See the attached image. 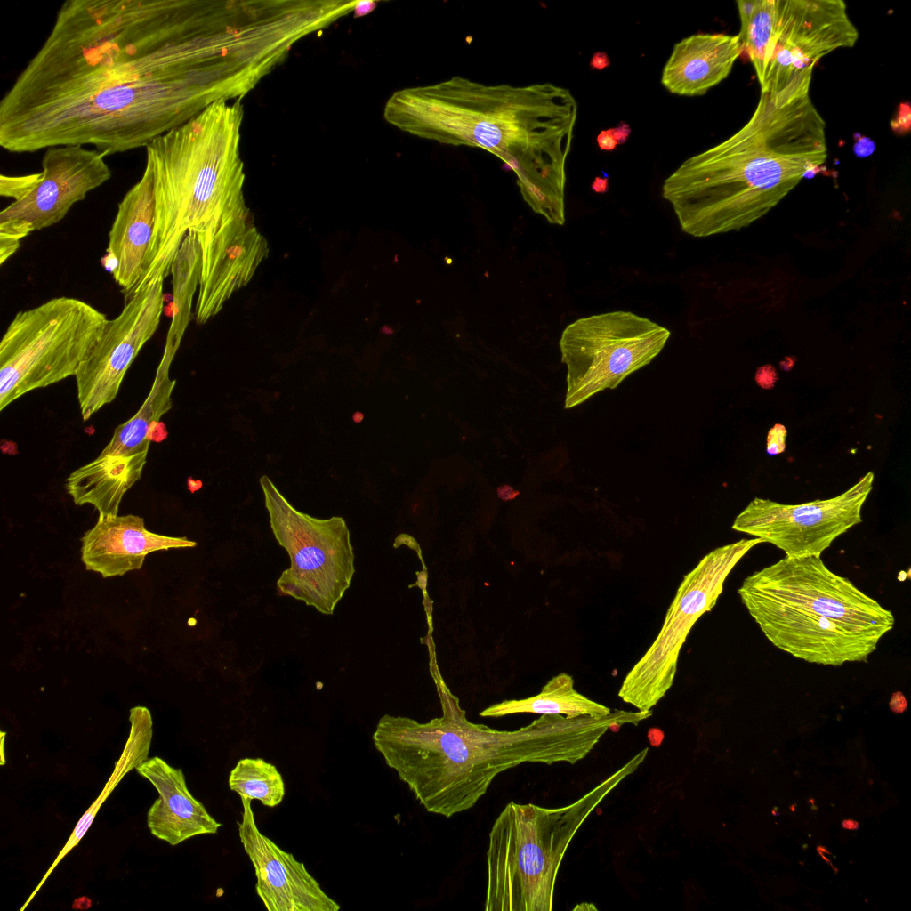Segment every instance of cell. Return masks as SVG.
Segmentation results:
<instances>
[{
    "instance_id": "3957f363",
    "label": "cell",
    "mask_w": 911,
    "mask_h": 911,
    "mask_svg": "<svg viewBox=\"0 0 911 911\" xmlns=\"http://www.w3.org/2000/svg\"><path fill=\"white\" fill-rule=\"evenodd\" d=\"M442 715L426 722L384 714L373 733L375 749L430 813L451 818L474 807L502 772L522 763L575 764L612 726L634 724L635 712L603 716L542 714L514 730L470 722L443 681Z\"/></svg>"
},
{
    "instance_id": "7c38bea8",
    "label": "cell",
    "mask_w": 911,
    "mask_h": 911,
    "mask_svg": "<svg viewBox=\"0 0 911 911\" xmlns=\"http://www.w3.org/2000/svg\"><path fill=\"white\" fill-rule=\"evenodd\" d=\"M858 39L842 0H774L761 92L778 93L794 79L812 78L823 57L853 47Z\"/></svg>"
},
{
    "instance_id": "9c48e42d",
    "label": "cell",
    "mask_w": 911,
    "mask_h": 911,
    "mask_svg": "<svg viewBox=\"0 0 911 911\" xmlns=\"http://www.w3.org/2000/svg\"><path fill=\"white\" fill-rule=\"evenodd\" d=\"M271 531L288 553L290 567L277 581L290 596L333 615L355 573L350 530L343 517L318 519L298 511L266 475L260 478Z\"/></svg>"
},
{
    "instance_id": "ba28073f",
    "label": "cell",
    "mask_w": 911,
    "mask_h": 911,
    "mask_svg": "<svg viewBox=\"0 0 911 911\" xmlns=\"http://www.w3.org/2000/svg\"><path fill=\"white\" fill-rule=\"evenodd\" d=\"M108 320L91 304L67 296L19 311L0 343V410L33 390L75 376Z\"/></svg>"
},
{
    "instance_id": "30bf717a",
    "label": "cell",
    "mask_w": 911,
    "mask_h": 911,
    "mask_svg": "<svg viewBox=\"0 0 911 911\" xmlns=\"http://www.w3.org/2000/svg\"><path fill=\"white\" fill-rule=\"evenodd\" d=\"M670 335L666 327L627 310L591 315L568 325L559 343L568 368L565 408L617 388L649 365Z\"/></svg>"
},
{
    "instance_id": "e0dca14e",
    "label": "cell",
    "mask_w": 911,
    "mask_h": 911,
    "mask_svg": "<svg viewBox=\"0 0 911 911\" xmlns=\"http://www.w3.org/2000/svg\"><path fill=\"white\" fill-rule=\"evenodd\" d=\"M251 799L241 797L238 835L256 876L255 891L269 911H338L305 865L281 850L257 827Z\"/></svg>"
},
{
    "instance_id": "484cf974",
    "label": "cell",
    "mask_w": 911,
    "mask_h": 911,
    "mask_svg": "<svg viewBox=\"0 0 911 911\" xmlns=\"http://www.w3.org/2000/svg\"><path fill=\"white\" fill-rule=\"evenodd\" d=\"M740 20L738 35L754 69L761 85L763 80L766 50L774 19V0H738Z\"/></svg>"
},
{
    "instance_id": "8d00e7d4",
    "label": "cell",
    "mask_w": 911,
    "mask_h": 911,
    "mask_svg": "<svg viewBox=\"0 0 911 911\" xmlns=\"http://www.w3.org/2000/svg\"><path fill=\"white\" fill-rule=\"evenodd\" d=\"M603 175L596 176L591 185L592 189L596 193H605L609 189V175L602 172Z\"/></svg>"
},
{
    "instance_id": "52a82bcc",
    "label": "cell",
    "mask_w": 911,
    "mask_h": 911,
    "mask_svg": "<svg viewBox=\"0 0 911 911\" xmlns=\"http://www.w3.org/2000/svg\"><path fill=\"white\" fill-rule=\"evenodd\" d=\"M649 748L576 802L560 808L508 802L496 818L486 852V911H551L558 871L578 829L643 762Z\"/></svg>"
},
{
    "instance_id": "4316f807",
    "label": "cell",
    "mask_w": 911,
    "mask_h": 911,
    "mask_svg": "<svg viewBox=\"0 0 911 911\" xmlns=\"http://www.w3.org/2000/svg\"><path fill=\"white\" fill-rule=\"evenodd\" d=\"M32 225L23 220L0 221V264L8 260L20 247V242L30 232Z\"/></svg>"
},
{
    "instance_id": "ab89813d",
    "label": "cell",
    "mask_w": 911,
    "mask_h": 911,
    "mask_svg": "<svg viewBox=\"0 0 911 911\" xmlns=\"http://www.w3.org/2000/svg\"><path fill=\"white\" fill-rule=\"evenodd\" d=\"M352 418L355 423H360L364 418V415L361 412H356Z\"/></svg>"
},
{
    "instance_id": "f35d334b",
    "label": "cell",
    "mask_w": 911,
    "mask_h": 911,
    "mask_svg": "<svg viewBox=\"0 0 911 911\" xmlns=\"http://www.w3.org/2000/svg\"><path fill=\"white\" fill-rule=\"evenodd\" d=\"M842 826L848 830H857L859 826V823L853 819H844L842 822Z\"/></svg>"
},
{
    "instance_id": "4dcf8cb0",
    "label": "cell",
    "mask_w": 911,
    "mask_h": 911,
    "mask_svg": "<svg viewBox=\"0 0 911 911\" xmlns=\"http://www.w3.org/2000/svg\"><path fill=\"white\" fill-rule=\"evenodd\" d=\"M853 153L859 157H867L872 155L875 149V143L869 137L859 133L854 134Z\"/></svg>"
},
{
    "instance_id": "5b68a950",
    "label": "cell",
    "mask_w": 911,
    "mask_h": 911,
    "mask_svg": "<svg viewBox=\"0 0 911 911\" xmlns=\"http://www.w3.org/2000/svg\"><path fill=\"white\" fill-rule=\"evenodd\" d=\"M243 118L241 100L218 101L145 147V167L153 180L154 227L134 294L171 274L189 231L201 233L250 214L239 148Z\"/></svg>"
},
{
    "instance_id": "8fae6325",
    "label": "cell",
    "mask_w": 911,
    "mask_h": 911,
    "mask_svg": "<svg viewBox=\"0 0 911 911\" xmlns=\"http://www.w3.org/2000/svg\"><path fill=\"white\" fill-rule=\"evenodd\" d=\"M762 539H742L707 553L681 582L653 643L625 677L618 697L650 711L673 686L680 651L695 623L716 604L737 563Z\"/></svg>"
},
{
    "instance_id": "d590c367",
    "label": "cell",
    "mask_w": 911,
    "mask_h": 911,
    "mask_svg": "<svg viewBox=\"0 0 911 911\" xmlns=\"http://www.w3.org/2000/svg\"><path fill=\"white\" fill-rule=\"evenodd\" d=\"M376 5L377 2L374 1H358L353 12L354 16L360 17L368 14L375 9Z\"/></svg>"
},
{
    "instance_id": "6da1fadb",
    "label": "cell",
    "mask_w": 911,
    "mask_h": 911,
    "mask_svg": "<svg viewBox=\"0 0 911 911\" xmlns=\"http://www.w3.org/2000/svg\"><path fill=\"white\" fill-rule=\"evenodd\" d=\"M272 49L246 1L67 0L0 101L11 153L146 147L218 101L241 100Z\"/></svg>"
},
{
    "instance_id": "9a60e30c",
    "label": "cell",
    "mask_w": 911,
    "mask_h": 911,
    "mask_svg": "<svg viewBox=\"0 0 911 911\" xmlns=\"http://www.w3.org/2000/svg\"><path fill=\"white\" fill-rule=\"evenodd\" d=\"M197 236L201 263L194 318L203 325L250 282L268 257L269 246L250 214L222 221Z\"/></svg>"
},
{
    "instance_id": "2e32d148",
    "label": "cell",
    "mask_w": 911,
    "mask_h": 911,
    "mask_svg": "<svg viewBox=\"0 0 911 911\" xmlns=\"http://www.w3.org/2000/svg\"><path fill=\"white\" fill-rule=\"evenodd\" d=\"M106 157L79 145L47 149L39 182L26 198L3 209L0 221H27L34 230L58 223L76 203L111 178Z\"/></svg>"
},
{
    "instance_id": "d6a6232c",
    "label": "cell",
    "mask_w": 911,
    "mask_h": 911,
    "mask_svg": "<svg viewBox=\"0 0 911 911\" xmlns=\"http://www.w3.org/2000/svg\"><path fill=\"white\" fill-rule=\"evenodd\" d=\"M617 144H623L626 142L630 134L631 127L625 122H620L617 126L609 129Z\"/></svg>"
},
{
    "instance_id": "7a4b0ae2",
    "label": "cell",
    "mask_w": 911,
    "mask_h": 911,
    "mask_svg": "<svg viewBox=\"0 0 911 911\" xmlns=\"http://www.w3.org/2000/svg\"><path fill=\"white\" fill-rule=\"evenodd\" d=\"M577 111L571 92L552 83L490 85L455 76L395 91L383 117L420 139L490 152L515 173L531 209L563 225Z\"/></svg>"
},
{
    "instance_id": "f1b7e54d",
    "label": "cell",
    "mask_w": 911,
    "mask_h": 911,
    "mask_svg": "<svg viewBox=\"0 0 911 911\" xmlns=\"http://www.w3.org/2000/svg\"><path fill=\"white\" fill-rule=\"evenodd\" d=\"M786 430L784 425L777 423L768 432L766 451L770 456L781 454L786 448Z\"/></svg>"
},
{
    "instance_id": "836d02e7",
    "label": "cell",
    "mask_w": 911,
    "mask_h": 911,
    "mask_svg": "<svg viewBox=\"0 0 911 911\" xmlns=\"http://www.w3.org/2000/svg\"><path fill=\"white\" fill-rule=\"evenodd\" d=\"M597 144L600 149L606 151H612L617 145L609 129L600 132L597 136Z\"/></svg>"
},
{
    "instance_id": "4fadbf2b",
    "label": "cell",
    "mask_w": 911,
    "mask_h": 911,
    "mask_svg": "<svg viewBox=\"0 0 911 911\" xmlns=\"http://www.w3.org/2000/svg\"><path fill=\"white\" fill-rule=\"evenodd\" d=\"M874 472L842 494L825 500L784 504L755 497L736 517L732 529L768 542L788 557L821 555L841 535L860 523Z\"/></svg>"
},
{
    "instance_id": "d6986e66",
    "label": "cell",
    "mask_w": 911,
    "mask_h": 911,
    "mask_svg": "<svg viewBox=\"0 0 911 911\" xmlns=\"http://www.w3.org/2000/svg\"><path fill=\"white\" fill-rule=\"evenodd\" d=\"M136 770L159 794L147 813V826L154 836L175 846L197 835L217 834L222 823L190 794L181 769L155 756Z\"/></svg>"
},
{
    "instance_id": "44dd1931",
    "label": "cell",
    "mask_w": 911,
    "mask_h": 911,
    "mask_svg": "<svg viewBox=\"0 0 911 911\" xmlns=\"http://www.w3.org/2000/svg\"><path fill=\"white\" fill-rule=\"evenodd\" d=\"M741 53L738 35H691L674 44L661 83L674 94L703 95L727 78Z\"/></svg>"
},
{
    "instance_id": "83f0119b",
    "label": "cell",
    "mask_w": 911,
    "mask_h": 911,
    "mask_svg": "<svg viewBox=\"0 0 911 911\" xmlns=\"http://www.w3.org/2000/svg\"><path fill=\"white\" fill-rule=\"evenodd\" d=\"M41 179V173L8 176H0V194L19 201L26 198L36 188Z\"/></svg>"
},
{
    "instance_id": "5bb4252c",
    "label": "cell",
    "mask_w": 911,
    "mask_h": 911,
    "mask_svg": "<svg viewBox=\"0 0 911 911\" xmlns=\"http://www.w3.org/2000/svg\"><path fill=\"white\" fill-rule=\"evenodd\" d=\"M164 280H152L125 302L121 312L107 321L99 341L79 365L75 378L84 421L116 399L125 373L158 328Z\"/></svg>"
},
{
    "instance_id": "e575fe53",
    "label": "cell",
    "mask_w": 911,
    "mask_h": 911,
    "mask_svg": "<svg viewBox=\"0 0 911 911\" xmlns=\"http://www.w3.org/2000/svg\"><path fill=\"white\" fill-rule=\"evenodd\" d=\"M610 64L609 57L606 52H596L593 54L590 60V67L594 70H602L608 68Z\"/></svg>"
},
{
    "instance_id": "7402d4cb",
    "label": "cell",
    "mask_w": 911,
    "mask_h": 911,
    "mask_svg": "<svg viewBox=\"0 0 911 911\" xmlns=\"http://www.w3.org/2000/svg\"><path fill=\"white\" fill-rule=\"evenodd\" d=\"M147 459L100 454L65 480L77 505L91 504L101 516H116L124 495L141 479Z\"/></svg>"
},
{
    "instance_id": "cb8c5ba5",
    "label": "cell",
    "mask_w": 911,
    "mask_h": 911,
    "mask_svg": "<svg viewBox=\"0 0 911 911\" xmlns=\"http://www.w3.org/2000/svg\"><path fill=\"white\" fill-rule=\"evenodd\" d=\"M610 708L589 699L574 688L571 675L561 673L552 677L541 691L523 699L504 700L488 706L481 717H502L514 713L561 714L568 717L603 716Z\"/></svg>"
},
{
    "instance_id": "f546056e",
    "label": "cell",
    "mask_w": 911,
    "mask_h": 911,
    "mask_svg": "<svg viewBox=\"0 0 911 911\" xmlns=\"http://www.w3.org/2000/svg\"><path fill=\"white\" fill-rule=\"evenodd\" d=\"M911 111L908 102H901L899 106L895 117L891 121V129L897 133H903L910 130Z\"/></svg>"
},
{
    "instance_id": "277c9868",
    "label": "cell",
    "mask_w": 911,
    "mask_h": 911,
    "mask_svg": "<svg viewBox=\"0 0 911 911\" xmlns=\"http://www.w3.org/2000/svg\"><path fill=\"white\" fill-rule=\"evenodd\" d=\"M810 78L761 92L749 120L686 159L664 181L681 230L697 238L740 230L763 217L827 157L826 122Z\"/></svg>"
},
{
    "instance_id": "8992f818",
    "label": "cell",
    "mask_w": 911,
    "mask_h": 911,
    "mask_svg": "<svg viewBox=\"0 0 911 911\" xmlns=\"http://www.w3.org/2000/svg\"><path fill=\"white\" fill-rule=\"evenodd\" d=\"M738 593L775 647L818 665L867 662L895 622L820 555L785 556L745 578Z\"/></svg>"
},
{
    "instance_id": "ffe728a7",
    "label": "cell",
    "mask_w": 911,
    "mask_h": 911,
    "mask_svg": "<svg viewBox=\"0 0 911 911\" xmlns=\"http://www.w3.org/2000/svg\"><path fill=\"white\" fill-rule=\"evenodd\" d=\"M154 195L151 173L144 168L141 178L124 196L109 233L108 255L116 283L125 302L130 300L141 278L154 227Z\"/></svg>"
},
{
    "instance_id": "603a6c76",
    "label": "cell",
    "mask_w": 911,
    "mask_h": 911,
    "mask_svg": "<svg viewBox=\"0 0 911 911\" xmlns=\"http://www.w3.org/2000/svg\"><path fill=\"white\" fill-rule=\"evenodd\" d=\"M172 361L161 359L151 390L135 415L118 425L101 455L147 459L153 428L172 408V393L176 384L169 370Z\"/></svg>"
},
{
    "instance_id": "ac0fdd59",
    "label": "cell",
    "mask_w": 911,
    "mask_h": 911,
    "mask_svg": "<svg viewBox=\"0 0 911 911\" xmlns=\"http://www.w3.org/2000/svg\"><path fill=\"white\" fill-rule=\"evenodd\" d=\"M81 560L86 570L103 578L124 576L142 568L148 554L157 551L190 548L197 543L148 530L144 519L134 515H99L95 525L81 537Z\"/></svg>"
},
{
    "instance_id": "d4e9b609",
    "label": "cell",
    "mask_w": 911,
    "mask_h": 911,
    "mask_svg": "<svg viewBox=\"0 0 911 911\" xmlns=\"http://www.w3.org/2000/svg\"><path fill=\"white\" fill-rule=\"evenodd\" d=\"M229 787L240 797L273 808L283 801L285 785L276 766L262 758L240 759L229 776Z\"/></svg>"
},
{
    "instance_id": "74e56055",
    "label": "cell",
    "mask_w": 911,
    "mask_h": 911,
    "mask_svg": "<svg viewBox=\"0 0 911 911\" xmlns=\"http://www.w3.org/2000/svg\"><path fill=\"white\" fill-rule=\"evenodd\" d=\"M496 492L499 498L503 501L513 500L520 494L518 490L506 484L497 488Z\"/></svg>"
},
{
    "instance_id": "1f68e13d",
    "label": "cell",
    "mask_w": 911,
    "mask_h": 911,
    "mask_svg": "<svg viewBox=\"0 0 911 911\" xmlns=\"http://www.w3.org/2000/svg\"><path fill=\"white\" fill-rule=\"evenodd\" d=\"M755 380L762 388L770 389L777 381V372L770 365L762 366L757 370Z\"/></svg>"
}]
</instances>
